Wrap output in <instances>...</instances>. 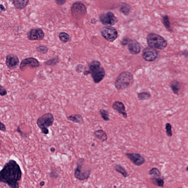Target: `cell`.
<instances>
[{
    "instance_id": "cell-36",
    "label": "cell",
    "mask_w": 188,
    "mask_h": 188,
    "mask_svg": "<svg viewBox=\"0 0 188 188\" xmlns=\"http://www.w3.org/2000/svg\"><path fill=\"white\" fill-rule=\"evenodd\" d=\"M0 130L2 131L5 132L6 130V127L5 125L2 122H1V128H0Z\"/></svg>"
},
{
    "instance_id": "cell-11",
    "label": "cell",
    "mask_w": 188,
    "mask_h": 188,
    "mask_svg": "<svg viewBox=\"0 0 188 188\" xmlns=\"http://www.w3.org/2000/svg\"><path fill=\"white\" fill-rule=\"evenodd\" d=\"M125 155L132 163L137 166H142L146 161L145 158L139 153H127Z\"/></svg>"
},
{
    "instance_id": "cell-20",
    "label": "cell",
    "mask_w": 188,
    "mask_h": 188,
    "mask_svg": "<svg viewBox=\"0 0 188 188\" xmlns=\"http://www.w3.org/2000/svg\"><path fill=\"white\" fill-rule=\"evenodd\" d=\"M29 2V1H14L13 3L15 8L21 10L26 7Z\"/></svg>"
},
{
    "instance_id": "cell-15",
    "label": "cell",
    "mask_w": 188,
    "mask_h": 188,
    "mask_svg": "<svg viewBox=\"0 0 188 188\" xmlns=\"http://www.w3.org/2000/svg\"><path fill=\"white\" fill-rule=\"evenodd\" d=\"M128 49L131 53L133 55H137L141 51V47L139 43L133 40H128Z\"/></svg>"
},
{
    "instance_id": "cell-21",
    "label": "cell",
    "mask_w": 188,
    "mask_h": 188,
    "mask_svg": "<svg viewBox=\"0 0 188 188\" xmlns=\"http://www.w3.org/2000/svg\"><path fill=\"white\" fill-rule=\"evenodd\" d=\"M152 183L155 186H157L159 187H163L164 185V179L161 177H153L151 178Z\"/></svg>"
},
{
    "instance_id": "cell-40",
    "label": "cell",
    "mask_w": 188,
    "mask_h": 188,
    "mask_svg": "<svg viewBox=\"0 0 188 188\" xmlns=\"http://www.w3.org/2000/svg\"><path fill=\"white\" fill-rule=\"evenodd\" d=\"M55 150V149L54 147L51 148V151L52 152H54Z\"/></svg>"
},
{
    "instance_id": "cell-16",
    "label": "cell",
    "mask_w": 188,
    "mask_h": 188,
    "mask_svg": "<svg viewBox=\"0 0 188 188\" xmlns=\"http://www.w3.org/2000/svg\"><path fill=\"white\" fill-rule=\"evenodd\" d=\"M112 107L118 113L122 114L124 118H127L128 115L126 111V107L123 102L120 101H115L112 104Z\"/></svg>"
},
{
    "instance_id": "cell-37",
    "label": "cell",
    "mask_w": 188,
    "mask_h": 188,
    "mask_svg": "<svg viewBox=\"0 0 188 188\" xmlns=\"http://www.w3.org/2000/svg\"><path fill=\"white\" fill-rule=\"evenodd\" d=\"M6 8L2 4L0 5V12L2 13L6 11Z\"/></svg>"
},
{
    "instance_id": "cell-42",
    "label": "cell",
    "mask_w": 188,
    "mask_h": 188,
    "mask_svg": "<svg viewBox=\"0 0 188 188\" xmlns=\"http://www.w3.org/2000/svg\"><path fill=\"white\" fill-rule=\"evenodd\" d=\"M178 188H182V187H178Z\"/></svg>"
},
{
    "instance_id": "cell-41",
    "label": "cell",
    "mask_w": 188,
    "mask_h": 188,
    "mask_svg": "<svg viewBox=\"0 0 188 188\" xmlns=\"http://www.w3.org/2000/svg\"><path fill=\"white\" fill-rule=\"evenodd\" d=\"M186 170H187V171L188 172V166H187V167H186Z\"/></svg>"
},
{
    "instance_id": "cell-18",
    "label": "cell",
    "mask_w": 188,
    "mask_h": 188,
    "mask_svg": "<svg viewBox=\"0 0 188 188\" xmlns=\"http://www.w3.org/2000/svg\"><path fill=\"white\" fill-rule=\"evenodd\" d=\"M170 87L174 94L179 95V92L181 88V84L177 80H173L170 84Z\"/></svg>"
},
{
    "instance_id": "cell-2",
    "label": "cell",
    "mask_w": 188,
    "mask_h": 188,
    "mask_svg": "<svg viewBox=\"0 0 188 188\" xmlns=\"http://www.w3.org/2000/svg\"><path fill=\"white\" fill-rule=\"evenodd\" d=\"M89 70L85 71L83 74L85 75L90 74L94 82L99 83L102 80L105 76V69L101 67V64L99 61H93L89 65Z\"/></svg>"
},
{
    "instance_id": "cell-25",
    "label": "cell",
    "mask_w": 188,
    "mask_h": 188,
    "mask_svg": "<svg viewBox=\"0 0 188 188\" xmlns=\"http://www.w3.org/2000/svg\"><path fill=\"white\" fill-rule=\"evenodd\" d=\"M99 112L104 120L106 121L110 120L109 113L108 111L105 109H100Z\"/></svg>"
},
{
    "instance_id": "cell-26",
    "label": "cell",
    "mask_w": 188,
    "mask_h": 188,
    "mask_svg": "<svg viewBox=\"0 0 188 188\" xmlns=\"http://www.w3.org/2000/svg\"><path fill=\"white\" fill-rule=\"evenodd\" d=\"M149 175H152L153 177H161V176L160 171L159 169L156 167L152 168L149 172Z\"/></svg>"
},
{
    "instance_id": "cell-14",
    "label": "cell",
    "mask_w": 188,
    "mask_h": 188,
    "mask_svg": "<svg viewBox=\"0 0 188 188\" xmlns=\"http://www.w3.org/2000/svg\"><path fill=\"white\" fill-rule=\"evenodd\" d=\"M19 60L16 55L10 54L7 55L6 59V64L8 68L11 69H15L19 64Z\"/></svg>"
},
{
    "instance_id": "cell-38",
    "label": "cell",
    "mask_w": 188,
    "mask_h": 188,
    "mask_svg": "<svg viewBox=\"0 0 188 188\" xmlns=\"http://www.w3.org/2000/svg\"><path fill=\"white\" fill-rule=\"evenodd\" d=\"M182 55H183L186 57L188 58V51H184L182 52Z\"/></svg>"
},
{
    "instance_id": "cell-22",
    "label": "cell",
    "mask_w": 188,
    "mask_h": 188,
    "mask_svg": "<svg viewBox=\"0 0 188 188\" xmlns=\"http://www.w3.org/2000/svg\"><path fill=\"white\" fill-rule=\"evenodd\" d=\"M137 97L140 101L148 100L152 98V95L148 92H143L137 93Z\"/></svg>"
},
{
    "instance_id": "cell-4",
    "label": "cell",
    "mask_w": 188,
    "mask_h": 188,
    "mask_svg": "<svg viewBox=\"0 0 188 188\" xmlns=\"http://www.w3.org/2000/svg\"><path fill=\"white\" fill-rule=\"evenodd\" d=\"M147 41L149 46L154 49L163 50L168 45L167 41L163 37L154 33L148 35Z\"/></svg>"
},
{
    "instance_id": "cell-5",
    "label": "cell",
    "mask_w": 188,
    "mask_h": 188,
    "mask_svg": "<svg viewBox=\"0 0 188 188\" xmlns=\"http://www.w3.org/2000/svg\"><path fill=\"white\" fill-rule=\"evenodd\" d=\"M90 173V169L85 166V159H78L76 162V166L74 173L75 177L79 180H85L89 178Z\"/></svg>"
},
{
    "instance_id": "cell-35",
    "label": "cell",
    "mask_w": 188,
    "mask_h": 188,
    "mask_svg": "<svg viewBox=\"0 0 188 188\" xmlns=\"http://www.w3.org/2000/svg\"><path fill=\"white\" fill-rule=\"evenodd\" d=\"M55 2H56L57 4L58 5L61 6L65 4L66 1H63V0H62H62H56V1H55Z\"/></svg>"
},
{
    "instance_id": "cell-27",
    "label": "cell",
    "mask_w": 188,
    "mask_h": 188,
    "mask_svg": "<svg viewBox=\"0 0 188 188\" xmlns=\"http://www.w3.org/2000/svg\"><path fill=\"white\" fill-rule=\"evenodd\" d=\"M58 36H59L60 40L64 43L67 42L69 40V35L65 32H62L60 33Z\"/></svg>"
},
{
    "instance_id": "cell-13",
    "label": "cell",
    "mask_w": 188,
    "mask_h": 188,
    "mask_svg": "<svg viewBox=\"0 0 188 188\" xmlns=\"http://www.w3.org/2000/svg\"><path fill=\"white\" fill-rule=\"evenodd\" d=\"M40 64L36 58H28L23 60L21 61L20 65V69L23 71L24 68L27 66H29L32 68L38 67Z\"/></svg>"
},
{
    "instance_id": "cell-23",
    "label": "cell",
    "mask_w": 188,
    "mask_h": 188,
    "mask_svg": "<svg viewBox=\"0 0 188 188\" xmlns=\"http://www.w3.org/2000/svg\"><path fill=\"white\" fill-rule=\"evenodd\" d=\"M114 169L117 172H119L121 174L123 177L126 178L128 177V172L124 168L119 165H116L114 166Z\"/></svg>"
},
{
    "instance_id": "cell-10",
    "label": "cell",
    "mask_w": 188,
    "mask_h": 188,
    "mask_svg": "<svg viewBox=\"0 0 188 188\" xmlns=\"http://www.w3.org/2000/svg\"><path fill=\"white\" fill-rule=\"evenodd\" d=\"M159 56V53L154 48L148 47L144 50L142 57L145 61L152 62L156 60Z\"/></svg>"
},
{
    "instance_id": "cell-30",
    "label": "cell",
    "mask_w": 188,
    "mask_h": 188,
    "mask_svg": "<svg viewBox=\"0 0 188 188\" xmlns=\"http://www.w3.org/2000/svg\"><path fill=\"white\" fill-rule=\"evenodd\" d=\"M130 7L128 5L122 6L121 8V11L123 14L127 15L130 11Z\"/></svg>"
},
{
    "instance_id": "cell-29",
    "label": "cell",
    "mask_w": 188,
    "mask_h": 188,
    "mask_svg": "<svg viewBox=\"0 0 188 188\" xmlns=\"http://www.w3.org/2000/svg\"><path fill=\"white\" fill-rule=\"evenodd\" d=\"M37 51L42 54L47 53L48 52V48L45 46L40 45L36 48Z\"/></svg>"
},
{
    "instance_id": "cell-6",
    "label": "cell",
    "mask_w": 188,
    "mask_h": 188,
    "mask_svg": "<svg viewBox=\"0 0 188 188\" xmlns=\"http://www.w3.org/2000/svg\"><path fill=\"white\" fill-rule=\"evenodd\" d=\"M55 121L53 115L51 113L44 114L38 118L36 123L38 127L41 129L42 133L45 135L49 133L48 128L52 126Z\"/></svg>"
},
{
    "instance_id": "cell-9",
    "label": "cell",
    "mask_w": 188,
    "mask_h": 188,
    "mask_svg": "<svg viewBox=\"0 0 188 188\" xmlns=\"http://www.w3.org/2000/svg\"><path fill=\"white\" fill-rule=\"evenodd\" d=\"M99 18L102 25L107 26L114 25L118 21L117 18L111 11L101 14L99 16Z\"/></svg>"
},
{
    "instance_id": "cell-1",
    "label": "cell",
    "mask_w": 188,
    "mask_h": 188,
    "mask_svg": "<svg viewBox=\"0 0 188 188\" xmlns=\"http://www.w3.org/2000/svg\"><path fill=\"white\" fill-rule=\"evenodd\" d=\"M22 172L16 161L11 159L6 163L0 171V182L6 184L11 188H19Z\"/></svg>"
},
{
    "instance_id": "cell-31",
    "label": "cell",
    "mask_w": 188,
    "mask_h": 188,
    "mask_svg": "<svg viewBox=\"0 0 188 188\" xmlns=\"http://www.w3.org/2000/svg\"><path fill=\"white\" fill-rule=\"evenodd\" d=\"M58 58H52V59L47 61L46 62V64L48 65H55L58 62Z\"/></svg>"
},
{
    "instance_id": "cell-12",
    "label": "cell",
    "mask_w": 188,
    "mask_h": 188,
    "mask_svg": "<svg viewBox=\"0 0 188 188\" xmlns=\"http://www.w3.org/2000/svg\"><path fill=\"white\" fill-rule=\"evenodd\" d=\"M27 36L30 40H41L44 38L45 33L41 28H34L28 32Z\"/></svg>"
},
{
    "instance_id": "cell-32",
    "label": "cell",
    "mask_w": 188,
    "mask_h": 188,
    "mask_svg": "<svg viewBox=\"0 0 188 188\" xmlns=\"http://www.w3.org/2000/svg\"><path fill=\"white\" fill-rule=\"evenodd\" d=\"M50 176L51 178L53 179H56L58 177V174L56 170L54 169L51 170V173H50Z\"/></svg>"
},
{
    "instance_id": "cell-28",
    "label": "cell",
    "mask_w": 188,
    "mask_h": 188,
    "mask_svg": "<svg viewBox=\"0 0 188 188\" xmlns=\"http://www.w3.org/2000/svg\"><path fill=\"white\" fill-rule=\"evenodd\" d=\"M166 135L169 137H171L173 135L172 131V126L170 123H167L166 124Z\"/></svg>"
},
{
    "instance_id": "cell-3",
    "label": "cell",
    "mask_w": 188,
    "mask_h": 188,
    "mask_svg": "<svg viewBox=\"0 0 188 188\" xmlns=\"http://www.w3.org/2000/svg\"><path fill=\"white\" fill-rule=\"evenodd\" d=\"M133 81V75L131 73L127 72H122L115 80V87L118 90H124L129 88Z\"/></svg>"
},
{
    "instance_id": "cell-33",
    "label": "cell",
    "mask_w": 188,
    "mask_h": 188,
    "mask_svg": "<svg viewBox=\"0 0 188 188\" xmlns=\"http://www.w3.org/2000/svg\"><path fill=\"white\" fill-rule=\"evenodd\" d=\"M7 94V91L4 87L1 86L0 87V95L1 96H4Z\"/></svg>"
},
{
    "instance_id": "cell-7",
    "label": "cell",
    "mask_w": 188,
    "mask_h": 188,
    "mask_svg": "<svg viewBox=\"0 0 188 188\" xmlns=\"http://www.w3.org/2000/svg\"><path fill=\"white\" fill-rule=\"evenodd\" d=\"M71 11L72 16L77 19H79L86 14V8L82 3L76 2L72 6Z\"/></svg>"
},
{
    "instance_id": "cell-19",
    "label": "cell",
    "mask_w": 188,
    "mask_h": 188,
    "mask_svg": "<svg viewBox=\"0 0 188 188\" xmlns=\"http://www.w3.org/2000/svg\"><path fill=\"white\" fill-rule=\"evenodd\" d=\"M67 119L68 120L80 124L83 123V119L82 115L79 114H75L70 115L67 117Z\"/></svg>"
},
{
    "instance_id": "cell-17",
    "label": "cell",
    "mask_w": 188,
    "mask_h": 188,
    "mask_svg": "<svg viewBox=\"0 0 188 188\" xmlns=\"http://www.w3.org/2000/svg\"><path fill=\"white\" fill-rule=\"evenodd\" d=\"M94 136L101 142H104L107 141L108 139V136L106 132L102 129H99L94 132Z\"/></svg>"
},
{
    "instance_id": "cell-34",
    "label": "cell",
    "mask_w": 188,
    "mask_h": 188,
    "mask_svg": "<svg viewBox=\"0 0 188 188\" xmlns=\"http://www.w3.org/2000/svg\"><path fill=\"white\" fill-rule=\"evenodd\" d=\"M17 132H18V133H19L20 134L21 136H22V137H27V135L26 134L24 133L23 132H22V131L21 130L20 128V126H18V128H17Z\"/></svg>"
},
{
    "instance_id": "cell-8",
    "label": "cell",
    "mask_w": 188,
    "mask_h": 188,
    "mask_svg": "<svg viewBox=\"0 0 188 188\" xmlns=\"http://www.w3.org/2000/svg\"><path fill=\"white\" fill-rule=\"evenodd\" d=\"M101 33L104 38L110 42L114 41L118 36L116 29L111 26L104 27L101 29Z\"/></svg>"
},
{
    "instance_id": "cell-39",
    "label": "cell",
    "mask_w": 188,
    "mask_h": 188,
    "mask_svg": "<svg viewBox=\"0 0 188 188\" xmlns=\"http://www.w3.org/2000/svg\"><path fill=\"white\" fill-rule=\"evenodd\" d=\"M45 182L44 181H42L39 184L41 186H43L45 185Z\"/></svg>"
},
{
    "instance_id": "cell-24",
    "label": "cell",
    "mask_w": 188,
    "mask_h": 188,
    "mask_svg": "<svg viewBox=\"0 0 188 188\" xmlns=\"http://www.w3.org/2000/svg\"><path fill=\"white\" fill-rule=\"evenodd\" d=\"M162 22L164 26L166 29L169 31H170V22L169 21V18L167 15H164L162 17Z\"/></svg>"
}]
</instances>
